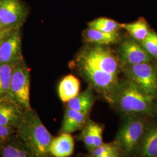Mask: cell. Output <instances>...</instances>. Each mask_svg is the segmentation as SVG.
<instances>
[{"instance_id": "obj_1", "label": "cell", "mask_w": 157, "mask_h": 157, "mask_svg": "<svg viewBox=\"0 0 157 157\" xmlns=\"http://www.w3.org/2000/svg\"><path fill=\"white\" fill-rule=\"evenodd\" d=\"M74 63L89 86L108 100L121 81L117 55L107 46L91 44L80 51Z\"/></svg>"}, {"instance_id": "obj_2", "label": "cell", "mask_w": 157, "mask_h": 157, "mask_svg": "<svg viewBox=\"0 0 157 157\" xmlns=\"http://www.w3.org/2000/svg\"><path fill=\"white\" fill-rule=\"evenodd\" d=\"M108 102L124 116L157 117V98L147 94L128 78L121 80Z\"/></svg>"}, {"instance_id": "obj_3", "label": "cell", "mask_w": 157, "mask_h": 157, "mask_svg": "<svg viewBox=\"0 0 157 157\" xmlns=\"http://www.w3.org/2000/svg\"><path fill=\"white\" fill-rule=\"evenodd\" d=\"M16 135L34 157H52L51 143L54 139L32 108L26 109L16 128Z\"/></svg>"}, {"instance_id": "obj_4", "label": "cell", "mask_w": 157, "mask_h": 157, "mask_svg": "<svg viewBox=\"0 0 157 157\" xmlns=\"http://www.w3.org/2000/svg\"><path fill=\"white\" fill-rule=\"evenodd\" d=\"M124 117L113 142L123 157H131L137 153L148 127L143 117L127 115Z\"/></svg>"}, {"instance_id": "obj_5", "label": "cell", "mask_w": 157, "mask_h": 157, "mask_svg": "<svg viewBox=\"0 0 157 157\" xmlns=\"http://www.w3.org/2000/svg\"><path fill=\"white\" fill-rule=\"evenodd\" d=\"M121 70L143 92L157 98V62L122 66Z\"/></svg>"}, {"instance_id": "obj_6", "label": "cell", "mask_w": 157, "mask_h": 157, "mask_svg": "<svg viewBox=\"0 0 157 157\" xmlns=\"http://www.w3.org/2000/svg\"><path fill=\"white\" fill-rule=\"evenodd\" d=\"M30 74L24 59L15 66L12 76L10 96L26 109L32 108L30 102Z\"/></svg>"}, {"instance_id": "obj_7", "label": "cell", "mask_w": 157, "mask_h": 157, "mask_svg": "<svg viewBox=\"0 0 157 157\" xmlns=\"http://www.w3.org/2000/svg\"><path fill=\"white\" fill-rule=\"evenodd\" d=\"M28 12L22 0H0V24L7 30L21 29Z\"/></svg>"}, {"instance_id": "obj_8", "label": "cell", "mask_w": 157, "mask_h": 157, "mask_svg": "<svg viewBox=\"0 0 157 157\" xmlns=\"http://www.w3.org/2000/svg\"><path fill=\"white\" fill-rule=\"evenodd\" d=\"M117 55L121 67L155 61L140 43L132 37L124 40L121 43Z\"/></svg>"}, {"instance_id": "obj_9", "label": "cell", "mask_w": 157, "mask_h": 157, "mask_svg": "<svg viewBox=\"0 0 157 157\" xmlns=\"http://www.w3.org/2000/svg\"><path fill=\"white\" fill-rule=\"evenodd\" d=\"M23 59L21 29L6 34L0 45V64H17Z\"/></svg>"}, {"instance_id": "obj_10", "label": "cell", "mask_w": 157, "mask_h": 157, "mask_svg": "<svg viewBox=\"0 0 157 157\" xmlns=\"http://www.w3.org/2000/svg\"><path fill=\"white\" fill-rule=\"evenodd\" d=\"M25 110L10 95L0 98V124L16 129Z\"/></svg>"}, {"instance_id": "obj_11", "label": "cell", "mask_w": 157, "mask_h": 157, "mask_svg": "<svg viewBox=\"0 0 157 157\" xmlns=\"http://www.w3.org/2000/svg\"><path fill=\"white\" fill-rule=\"evenodd\" d=\"M89 115L88 113L79 112L66 108L60 128V133L71 134L82 130L89 119Z\"/></svg>"}, {"instance_id": "obj_12", "label": "cell", "mask_w": 157, "mask_h": 157, "mask_svg": "<svg viewBox=\"0 0 157 157\" xmlns=\"http://www.w3.org/2000/svg\"><path fill=\"white\" fill-rule=\"evenodd\" d=\"M74 148L75 143L71 134L61 133L54 137L50 150L52 157H69L73 154Z\"/></svg>"}, {"instance_id": "obj_13", "label": "cell", "mask_w": 157, "mask_h": 157, "mask_svg": "<svg viewBox=\"0 0 157 157\" xmlns=\"http://www.w3.org/2000/svg\"><path fill=\"white\" fill-rule=\"evenodd\" d=\"M94 89L89 86L86 90L79 93L73 99L67 102V108L79 112L89 113L95 102Z\"/></svg>"}, {"instance_id": "obj_14", "label": "cell", "mask_w": 157, "mask_h": 157, "mask_svg": "<svg viewBox=\"0 0 157 157\" xmlns=\"http://www.w3.org/2000/svg\"><path fill=\"white\" fill-rule=\"evenodd\" d=\"M80 83L78 78L73 75L65 76L60 81L58 87V93L63 102L71 100L80 93Z\"/></svg>"}, {"instance_id": "obj_15", "label": "cell", "mask_w": 157, "mask_h": 157, "mask_svg": "<svg viewBox=\"0 0 157 157\" xmlns=\"http://www.w3.org/2000/svg\"><path fill=\"white\" fill-rule=\"evenodd\" d=\"M1 157H34L16 135L0 146Z\"/></svg>"}, {"instance_id": "obj_16", "label": "cell", "mask_w": 157, "mask_h": 157, "mask_svg": "<svg viewBox=\"0 0 157 157\" xmlns=\"http://www.w3.org/2000/svg\"><path fill=\"white\" fill-rule=\"evenodd\" d=\"M136 154L139 157H157V126L147 128Z\"/></svg>"}, {"instance_id": "obj_17", "label": "cell", "mask_w": 157, "mask_h": 157, "mask_svg": "<svg viewBox=\"0 0 157 157\" xmlns=\"http://www.w3.org/2000/svg\"><path fill=\"white\" fill-rule=\"evenodd\" d=\"M83 36L85 40L89 43L104 46L115 44L119 39V32L106 33L89 28L84 31Z\"/></svg>"}, {"instance_id": "obj_18", "label": "cell", "mask_w": 157, "mask_h": 157, "mask_svg": "<svg viewBox=\"0 0 157 157\" xmlns=\"http://www.w3.org/2000/svg\"><path fill=\"white\" fill-rule=\"evenodd\" d=\"M122 28L128 32L132 39L139 42L144 39L151 30L148 23L143 17H140L133 22L122 24Z\"/></svg>"}, {"instance_id": "obj_19", "label": "cell", "mask_w": 157, "mask_h": 157, "mask_svg": "<svg viewBox=\"0 0 157 157\" xmlns=\"http://www.w3.org/2000/svg\"><path fill=\"white\" fill-rule=\"evenodd\" d=\"M17 64H0V98L10 95L12 73Z\"/></svg>"}, {"instance_id": "obj_20", "label": "cell", "mask_w": 157, "mask_h": 157, "mask_svg": "<svg viewBox=\"0 0 157 157\" xmlns=\"http://www.w3.org/2000/svg\"><path fill=\"white\" fill-rule=\"evenodd\" d=\"M89 28L106 33H115L123 29L122 24L109 18L99 17L89 23Z\"/></svg>"}, {"instance_id": "obj_21", "label": "cell", "mask_w": 157, "mask_h": 157, "mask_svg": "<svg viewBox=\"0 0 157 157\" xmlns=\"http://www.w3.org/2000/svg\"><path fill=\"white\" fill-rule=\"evenodd\" d=\"M93 124L94 121L89 118L78 136V140L84 143L89 152L93 149Z\"/></svg>"}, {"instance_id": "obj_22", "label": "cell", "mask_w": 157, "mask_h": 157, "mask_svg": "<svg viewBox=\"0 0 157 157\" xmlns=\"http://www.w3.org/2000/svg\"><path fill=\"white\" fill-rule=\"evenodd\" d=\"M140 43L148 54L157 62V32L151 30L146 38Z\"/></svg>"}, {"instance_id": "obj_23", "label": "cell", "mask_w": 157, "mask_h": 157, "mask_svg": "<svg viewBox=\"0 0 157 157\" xmlns=\"http://www.w3.org/2000/svg\"><path fill=\"white\" fill-rule=\"evenodd\" d=\"M115 151H119L117 146L113 143H103L101 145L91 151H89V157H100L106 155L108 153L112 152Z\"/></svg>"}, {"instance_id": "obj_24", "label": "cell", "mask_w": 157, "mask_h": 157, "mask_svg": "<svg viewBox=\"0 0 157 157\" xmlns=\"http://www.w3.org/2000/svg\"><path fill=\"white\" fill-rule=\"evenodd\" d=\"M16 133V129L0 124V146L9 140Z\"/></svg>"}, {"instance_id": "obj_25", "label": "cell", "mask_w": 157, "mask_h": 157, "mask_svg": "<svg viewBox=\"0 0 157 157\" xmlns=\"http://www.w3.org/2000/svg\"><path fill=\"white\" fill-rule=\"evenodd\" d=\"M124 157L122 156V155L121 154V153L119 151H113L110 153H108L106 155H102L101 157Z\"/></svg>"}, {"instance_id": "obj_26", "label": "cell", "mask_w": 157, "mask_h": 157, "mask_svg": "<svg viewBox=\"0 0 157 157\" xmlns=\"http://www.w3.org/2000/svg\"><path fill=\"white\" fill-rule=\"evenodd\" d=\"M10 31H11V30L6 29V28H4L0 24V38H1V37H4V36H5L6 34V33H7L8 32H9Z\"/></svg>"}, {"instance_id": "obj_27", "label": "cell", "mask_w": 157, "mask_h": 157, "mask_svg": "<svg viewBox=\"0 0 157 157\" xmlns=\"http://www.w3.org/2000/svg\"><path fill=\"white\" fill-rule=\"evenodd\" d=\"M1 42H2V41H1ZM1 43H0V45H1Z\"/></svg>"}]
</instances>
